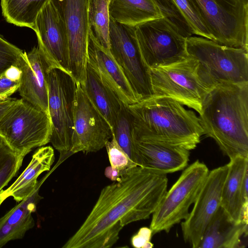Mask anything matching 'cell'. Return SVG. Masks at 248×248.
<instances>
[{"instance_id": "cell-1", "label": "cell", "mask_w": 248, "mask_h": 248, "mask_svg": "<svg viewBox=\"0 0 248 248\" xmlns=\"http://www.w3.org/2000/svg\"><path fill=\"white\" fill-rule=\"evenodd\" d=\"M166 175L140 166L121 174L105 186L91 211L62 248H108L132 222L148 218L167 191Z\"/></svg>"}, {"instance_id": "cell-2", "label": "cell", "mask_w": 248, "mask_h": 248, "mask_svg": "<svg viewBox=\"0 0 248 248\" xmlns=\"http://www.w3.org/2000/svg\"><path fill=\"white\" fill-rule=\"evenodd\" d=\"M203 135L230 159L248 157V83L217 84L199 113Z\"/></svg>"}, {"instance_id": "cell-3", "label": "cell", "mask_w": 248, "mask_h": 248, "mask_svg": "<svg viewBox=\"0 0 248 248\" xmlns=\"http://www.w3.org/2000/svg\"><path fill=\"white\" fill-rule=\"evenodd\" d=\"M180 102L153 95L127 106L135 138L194 149L203 135L199 118Z\"/></svg>"}, {"instance_id": "cell-4", "label": "cell", "mask_w": 248, "mask_h": 248, "mask_svg": "<svg viewBox=\"0 0 248 248\" xmlns=\"http://www.w3.org/2000/svg\"><path fill=\"white\" fill-rule=\"evenodd\" d=\"M153 95L171 98L199 114L210 91L217 84L188 56L172 64L150 69Z\"/></svg>"}, {"instance_id": "cell-5", "label": "cell", "mask_w": 248, "mask_h": 248, "mask_svg": "<svg viewBox=\"0 0 248 248\" xmlns=\"http://www.w3.org/2000/svg\"><path fill=\"white\" fill-rule=\"evenodd\" d=\"M51 135L49 114L22 98L16 99L0 119V137L24 156L50 142Z\"/></svg>"}, {"instance_id": "cell-6", "label": "cell", "mask_w": 248, "mask_h": 248, "mask_svg": "<svg viewBox=\"0 0 248 248\" xmlns=\"http://www.w3.org/2000/svg\"><path fill=\"white\" fill-rule=\"evenodd\" d=\"M186 51L217 84L248 83V50L191 36L186 39Z\"/></svg>"}, {"instance_id": "cell-7", "label": "cell", "mask_w": 248, "mask_h": 248, "mask_svg": "<svg viewBox=\"0 0 248 248\" xmlns=\"http://www.w3.org/2000/svg\"><path fill=\"white\" fill-rule=\"evenodd\" d=\"M213 41L248 50V0H191Z\"/></svg>"}, {"instance_id": "cell-8", "label": "cell", "mask_w": 248, "mask_h": 248, "mask_svg": "<svg viewBox=\"0 0 248 248\" xmlns=\"http://www.w3.org/2000/svg\"><path fill=\"white\" fill-rule=\"evenodd\" d=\"M209 172L207 166L199 160L185 169L152 214L150 228L153 235L168 232L187 217Z\"/></svg>"}, {"instance_id": "cell-9", "label": "cell", "mask_w": 248, "mask_h": 248, "mask_svg": "<svg viewBox=\"0 0 248 248\" xmlns=\"http://www.w3.org/2000/svg\"><path fill=\"white\" fill-rule=\"evenodd\" d=\"M77 82L68 72L52 68L49 72L48 111L51 123L50 142L61 156L72 155L74 103Z\"/></svg>"}, {"instance_id": "cell-10", "label": "cell", "mask_w": 248, "mask_h": 248, "mask_svg": "<svg viewBox=\"0 0 248 248\" xmlns=\"http://www.w3.org/2000/svg\"><path fill=\"white\" fill-rule=\"evenodd\" d=\"M135 31L142 57L150 69L169 65L188 57L187 38L164 17L136 25Z\"/></svg>"}, {"instance_id": "cell-11", "label": "cell", "mask_w": 248, "mask_h": 248, "mask_svg": "<svg viewBox=\"0 0 248 248\" xmlns=\"http://www.w3.org/2000/svg\"><path fill=\"white\" fill-rule=\"evenodd\" d=\"M109 51L122 68L139 100L153 95L150 69L142 57L135 27L110 18Z\"/></svg>"}, {"instance_id": "cell-12", "label": "cell", "mask_w": 248, "mask_h": 248, "mask_svg": "<svg viewBox=\"0 0 248 248\" xmlns=\"http://www.w3.org/2000/svg\"><path fill=\"white\" fill-rule=\"evenodd\" d=\"M63 22L69 49L68 72L77 82L83 85L88 64L90 0H49Z\"/></svg>"}, {"instance_id": "cell-13", "label": "cell", "mask_w": 248, "mask_h": 248, "mask_svg": "<svg viewBox=\"0 0 248 248\" xmlns=\"http://www.w3.org/2000/svg\"><path fill=\"white\" fill-rule=\"evenodd\" d=\"M112 136L109 124L77 82L71 154L97 152L105 147Z\"/></svg>"}, {"instance_id": "cell-14", "label": "cell", "mask_w": 248, "mask_h": 248, "mask_svg": "<svg viewBox=\"0 0 248 248\" xmlns=\"http://www.w3.org/2000/svg\"><path fill=\"white\" fill-rule=\"evenodd\" d=\"M227 164L209 171L187 217L181 223L183 236L193 248H198L206 228L220 207Z\"/></svg>"}, {"instance_id": "cell-15", "label": "cell", "mask_w": 248, "mask_h": 248, "mask_svg": "<svg viewBox=\"0 0 248 248\" xmlns=\"http://www.w3.org/2000/svg\"><path fill=\"white\" fill-rule=\"evenodd\" d=\"M32 30L37 36L38 47L50 66L68 72L66 30L56 9L49 0L38 13Z\"/></svg>"}, {"instance_id": "cell-16", "label": "cell", "mask_w": 248, "mask_h": 248, "mask_svg": "<svg viewBox=\"0 0 248 248\" xmlns=\"http://www.w3.org/2000/svg\"><path fill=\"white\" fill-rule=\"evenodd\" d=\"M17 66L21 71L18 89L21 98L48 114V77L52 68L38 46L23 51Z\"/></svg>"}, {"instance_id": "cell-17", "label": "cell", "mask_w": 248, "mask_h": 248, "mask_svg": "<svg viewBox=\"0 0 248 248\" xmlns=\"http://www.w3.org/2000/svg\"><path fill=\"white\" fill-rule=\"evenodd\" d=\"M133 157L137 165L166 175L185 169L190 151L181 147L137 139L132 136Z\"/></svg>"}, {"instance_id": "cell-18", "label": "cell", "mask_w": 248, "mask_h": 248, "mask_svg": "<svg viewBox=\"0 0 248 248\" xmlns=\"http://www.w3.org/2000/svg\"><path fill=\"white\" fill-rule=\"evenodd\" d=\"M220 207L232 221L248 224V157L230 159Z\"/></svg>"}, {"instance_id": "cell-19", "label": "cell", "mask_w": 248, "mask_h": 248, "mask_svg": "<svg viewBox=\"0 0 248 248\" xmlns=\"http://www.w3.org/2000/svg\"><path fill=\"white\" fill-rule=\"evenodd\" d=\"M88 63L124 104L128 106L139 101L120 65L109 50L98 43L90 29L88 35Z\"/></svg>"}, {"instance_id": "cell-20", "label": "cell", "mask_w": 248, "mask_h": 248, "mask_svg": "<svg viewBox=\"0 0 248 248\" xmlns=\"http://www.w3.org/2000/svg\"><path fill=\"white\" fill-rule=\"evenodd\" d=\"M248 225L232 221L220 207L207 226L198 248H244Z\"/></svg>"}, {"instance_id": "cell-21", "label": "cell", "mask_w": 248, "mask_h": 248, "mask_svg": "<svg viewBox=\"0 0 248 248\" xmlns=\"http://www.w3.org/2000/svg\"><path fill=\"white\" fill-rule=\"evenodd\" d=\"M44 180H40L30 195L0 218V248L10 241L22 238L26 232L34 226L32 213L43 198L39 191Z\"/></svg>"}, {"instance_id": "cell-22", "label": "cell", "mask_w": 248, "mask_h": 248, "mask_svg": "<svg viewBox=\"0 0 248 248\" xmlns=\"http://www.w3.org/2000/svg\"><path fill=\"white\" fill-rule=\"evenodd\" d=\"M55 160L53 149L50 146H41L33 154L29 164L8 188L0 192V206L12 197L20 202L30 195L39 184L38 176L50 170Z\"/></svg>"}, {"instance_id": "cell-23", "label": "cell", "mask_w": 248, "mask_h": 248, "mask_svg": "<svg viewBox=\"0 0 248 248\" xmlns=\"http://www.w3.org/2000/svg\"><path fill=\"white\" fill-rule=\"evenodd\" d=\"M81 85L112 130L123 103L88 63L86 79L84 84Z\"/></svg>"}, {"instance_id": "cell-24", "label": "cell", "mask_w": 248, "mask_h": 248, "mask_svg": "<svg viewBox=\"0 0 248 248\" xmlns=\"http://www.w3.org/2000/svg\"><path fill=\"white\" fill-rule=\"evenodd\" d=\"M108 12L115 21L134 27L163 17L153 0H109Z\"/></svg>"}, {"instance_id": "cell-25", "label": "cell", "mask_w": 248, "mask_h": 248, "mask_svg": "<svg viewBox=\"0 0 248 248\" xmlns=\"http://www.w3.org/2000/svg\"><path fill=\"white\" fill-rule=\"evenodd\" d=\"M48 0H1L2 15L6 21L33 29L37 16Z\"/></svg>"}, {"instance_id": "cell-26", "label": "cell", "mask_w": 248, "mask_h": 248, "mask_svg": "<svg viewBox=\"0 0 248 248\" xmlns=\"http://www.w3.org/2000/svg\"><path fill=\"white\" fill-rule=\"evenodd\" d=\"M109 0H90L88 20L90 29L98 43L109 50Z\"/></svg>"}, {"instance_id": "cell-27", "label": "cell", "mask_w": 248, "mask_h": 248, "mask_svg": "<svg viewBox=\"0 0 248 248\" xmlns=\"http://www.w3.org/2000/svg\"><path fill=\"white\" fill-rule=\"evenodd\" d=\"M24 157L12 149L0 137V192L16 175Z\"/></svg>"}, {"instance_id": "cell-28", "label": "cell", "mask_w": 248, "mask_h": 248, "mask_svg": "<svg viewBox=\"0 0 248 248\" xmlns=\"http://www.w3.org/2000/svg\"><path fill=\"white\" fill-rule=\"evenodd\" d=\"M132 130V116L127 106L123 104L112 128V133L118 144L134 162Z\"/></svg>"}, {"instance_id": "cell-29", "label": "cell", "mask_w": 248, "mask_h": 248, "mask_svg": "<svg viewBox=\"0 0 248 248\" xmlns=\"http://www.w3.org/2000/svg\"><path fill=\"white\" fill-rule=\"evenodd\" d=\"M172 1L186 21L193 34L213 41V38L204 24L197 8L191 0Z\"/></svg>"}, {"instance_id": "cell-30", "label": "cell", "mask_w": 248, "mask_h": 248, "mask_svg": "<svg viewBox=\"0 0 248 248\" xmlns=\"http://www.w3.org/2000/svg\"><path fill=\"white\" fill-rule=\"evenodd\" d=\"M163 17L167 18L184 36H192V31L172 0H153Z\"/></svg>"}, {"instance_id": "cell-31", "label": "cell", "mask_w": 248, "mask_h": 248, "mask_svg": "<svg viewBox=\"0 0 248 248\" xmlns=\"http://www.w3.org/2000/svg\"><path fill=\"white\" fill-rule=\"evenodd\" d=\"M110 167L121 172L136 167L137 165L120 146L112 135L111 140L106 145Z\"/></svg>"}, {"instance_id": "cell-32", "label": "cell", "mask_w": 248, "mask_h": 248, "mask_svg": "<svg viewBox=\"0 0 248 248\" xmlns=\"http://www.w3.org/2000/svg\"><path fill=\"white\" fill-rule=\"evenodd\" d=\"M23 51L0 35V76L12 65H17Z\"/></svg>"}, {"instance_id": "cell-33", "label": "cell", "mask_w": 248, "mask_h": 248, "mask_svg": "<svg viewBox=\"0 0 248 248\" xmlns=\"http://www.w3.org/2000/svg\"><path fill=\"white\" fill-rule=\"evenodd\" d=\"M153 235L150 228L142 227L132 237L131 244L137 248H152L154 245L150 240Z\"/></svg>"}, {"instance_id": "cell-34", "label": "cell", "mask_w": 248, "mask_h": 248, "mask_svg": "<svg viewBox=\"0 0 248 248\" xmlns=\"http://www.w3.org/2000/svg\"><path fill=\"white\" fill-rule=\"evenodd\" d=\"M20 81L7 77L4 73L0 76V97L7 99L17 91Z\"/></svg>"}, {"instance_id": "cell-35", "label": "cell", "mask_w": 248, "mask_h": 248, "mask_svg": "<svg viewBox=\"0 0 248 248\" xmlns=\"http://www.w3.org/2000/svg\"><path fill=\"white\" fill-rule=\"evenodd\" d=\"M4 74L9 78L20 81L21 71L17 65H12L7 69Z\"/></svg>"}, {"instance_id": "cell-36", "label": "cell", "mask_w": 248, "mask_h": 248, "mask_svg": "<svg viewBox=\"0 0 248 248\" xmlns=\"http://www.w3.org/2000/svg\"><path fill=\"white\" fill-rule=\"evenodd\" d=\"M121 174V172L112 169L110 166L106 168L105 171V176L112 181H118L120 178Z\"/></svg>"}, {"instance_id": "cell-37", "label": "cell", "mask_w": 248, "mask_h": 248, "mask_svg": "<svg viewBox=\"0 0 248 248\" xmlns=\"http://www.w3.org/2000/svg\"><path fill=\"white\" fill-rule=\"evenodd\" d=\"M16 99V98L9 97L5 100H0V119Z\"/></svg>"}, {"instance_id": "cell-38", "label": "cell", "mask_w": 248, "mask_h": 248, "mask_svg": "<svg viewBox=\"0 0 248 248\" xmlns=\"http://www.w3.org/2000/svg\"><path fill=\"white\" fill-rule=\"evenodd\" d=\"M5 99H4V98L0 97V100H5Z\"/></svg>"}]
</instances>
